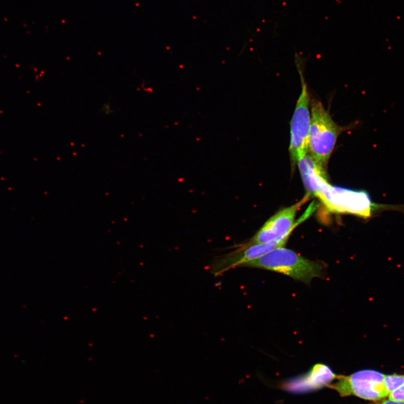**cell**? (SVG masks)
Wrapping results in <instances>:
<instances>
[{
  "mask_svg": "<svg viewBox=\"0 0 404 404\" xmlns=\"http://www.w3.org/2000/svg\"><path fill=\"white\" fill-rule=\"evenodd\" d=\"M329 211L353 215L364 220L384 211H398L404 214V205L376 204L368 192L332 186L329 183L317 195Z\"/></svg>",
  "mask_w": 404,
  "mask_h": 404,
  "instance_id": "cell-1",
  "label": "cell"
},
{
  "mask_svg": "<svg viewBox=\"0 0 404 404\" xmlns=\"http://www.w3.org/2000/svg\"><path fill=\"white\" fill-rule=\"evenodd\" d=\"M243 267L278 272L305 284L314 278H321L325 269L322 263L307 260L284 247L276 248Z\"/></svg>",
  "mask_w": 404,
  "mask_h": 404,
  "instance_id": "cell-2",
  "label": "cell"
},
{
  "mask_svg": "<svg viewBox=\"0 0 404 404\" xmlns=\"http://www.w3.org/2000/svg\"><path fill=\"white\" fill-rule=\"evenodd\" d=\"M311 112L308 153L326 171L338 138L346 128L335 123L320 101L312 100Z\"/></svg>",
  "mask_w": 404,
  "mask_h": 404,
  "instance_id": "cell-3",
  "label": "cell"
},
{
  "mask_svg": "<svg viewBox=\"0 0 404 404\" xmlns=\"http://www.w3.org/2000/svg\"><path fill=\"white\" fill-rule=\"evenodd\" d=\"M297 68L302 83V92L295 108L290 123L289 152L293 166L308 153L309 134L311 123V100L307 82H305L301 65Z\"/></svg>",
  "mask_w": 404,
  "mask_h": 404,
  "instance_id": "cell-4",
  "label": "cell"
},
{
  "mask_svg": "<svg viewBox=\"0 0 404 404\" xmlns=\"http://www.w3.org/2000/svg\"><path fill=\"white\" fill-rule=\"evenodd\" d=\"M384 375L377 370L364 369L346 376L340 375L337 382L328 386L342 397L354 396L376 401L388 396L384 385Z\"/></svg>",
  "mask_w": 404,
  "mask_h": 404,
  "instance_id": "cell-5",
  "label": "cell"
},
{
  "mask_svg": "<svg viewBox=\"0 0 404 404\" xmlns=\"http://www.w3.org/2000/svg\"><path fill=\"white\" fill-rule=\"evenodd\" d=\"M310 195L289 208L281 210L272 216L247 244L270 243L289 237L294 229L307 219L313 212L315 205L312 204L302 217L295 222V217L300 208L307 201Z\"/></svg>",
  "mask_w": 404,
  "mask_h": 404,
  "instance_id": "cell-6",
  "label": "cell"
},
{
  "mask_svg": "<svg viewBox=\"0 0 404 404\" xmlns=\"http://www.w3.org/2000/svg\"><path fill=\"white\" fill-rule=\"evenodd\" d=\"M289 237L270 243L256 244H244L237 250L228 253L215 261L211 266V273L220 276L234 268L243 267L247 263L257 259L276 248L283 247Z\"/></svg>",
  "mask_w": 404,
  "mask_h": 404,
  "instance_id": "cell-7",
  "label": "cell"
},
{
  "mask_svg": "<svg viewBox=\"0 0 404 404\" xmlns=\"http://www.w3.org/2000/svg\"><path fill=\"white\" fill-rule=\"evenodd\" d=\"M339 377L328 365L317 364L307 374L284 383L283 388L295 393L311 392L328 386L333 380Z\"/></svg>",
  "mask_w": 404,
  "mask_h": 404,
  "instance_id": "cell-8",
  "label": "cell"
},
{
  "mask_svg": "<svg viewBox=\"0 0 404 404\" xmlns=\"http://www.w3.org/2000/svg\"><path fill=\"white\" fill-rule=\"evenodd\" d=\"M297 163L308 194L317 196L328 182L326 171L319 166L309 153L299 158Z\"/></svg>",
  "mask_w": 404,
  "mask_h": 404,
  "instance_id": "cell-9",
  "label": "cell"
},
{
  "mask_svg": "<svg viewBox=\"0 0 404 404\" xmlns=\"http://www.w3.org/2000/svg\"><path fill=\"white\" fill-rule=\"evenodd\" d=\"M384 385L389 396V394L396 391L404 385V375L397 374L385 375Z\"/></svg>",
  "mask_w": 404,
  "mask_h": 404,
  "instance_id": "cell-10",
  "label": "cell"
},
{
  "mask_svg": "<svg viewBox=\"0 0 404 404\" xmlns=\"http://www.w3.org/2000/svg\"><path fill=\"white\" fill-rule=\"evenodd\" d=\"M389 398L391 400L404 402V385L389 394Z\"/></svg>",
  "mask_w": 404,
  "mask_h": 404,
  "instance_id": "cell-11",
  "label": "cell"
},
{
  "mask_svg": "<svg viewBox=\"0 0 404 404\" xmlns=\"http://www.w3.org/2000/svg\"><path fill=\"white\" fill-rule=\"evenodd\" d=\"M377 404H404V402L393 400L388 398L386 399V400H383Z\"/></svg>",
  "mask_w": 404,
  "mask_h": 404,
  "instance_id": "cell-12",
  "label": "cell"
},
{
  "mask_svg": "<svg viewBox=\"0 0 404 404\" xmlns=\"http://www.w3.org/2000/svg\"><path fill=\"white\" fill-rule=\"evenodd\" d=\"M102 109L103 112L108 115L111 113V112L112 111L111 107L109 104H105L104 106H103Z\"/></svg>",
  "mask_w": 404,
  "mask_h": 404,
  "instance_id": "cell-13",
  "label": "cell"
}]
</instances>
